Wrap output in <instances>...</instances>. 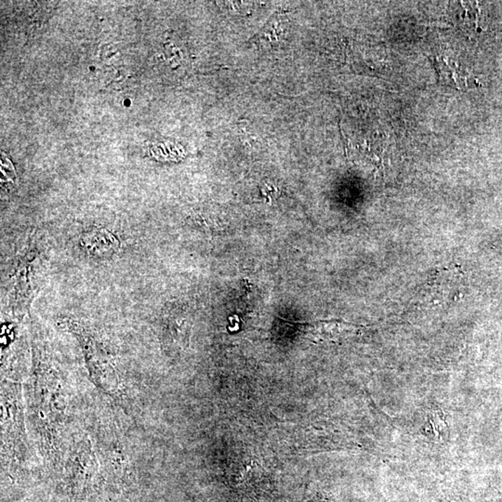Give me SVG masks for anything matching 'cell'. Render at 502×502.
Returning <instances> with one entry per match:
<instances>
[{
	"label": "cell",
	"instance_id": "cell-1",
	"mask_svg": "<svg viewBox=\"0 0 502 502\" xmlns=\"http://www.w3.org/2000/svg\"><path fill=\"white\" fill-rule=\"evenodd\" d=\"M310 334L322 340H340L348 337L355 327L341 320L318 321L308 326Z\"/></svg>",
	"mask_w": 502,
	"mask_h": 502
},
{
	"label": "cell",
	"instance_id": "cell-2",
	"mask_svg": "<svg viewBox=\"0 0 502 502\" xmlns=\"http://www.w3.org/2000/svg\"><path fill=\"white\" fill-rule=\"evenodd\" d=\"M428 433L436 441H445L448 436L447 422L440 411H433L428 417Z\"/></svg>",
	"mask_w": 502,
	"mask_h": 502
}]
</instances>
